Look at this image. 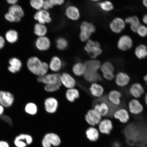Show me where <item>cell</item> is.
Instances as JSON below:
<instances>
[{"instance_id":"3","label":"cell","mask_w":147,"mask_h":147,"mask_svg":"<svg viewBox=\"0 0 147 147\" xmlns=\"http://www.w3.org/2000/svg\"><path fill=\"white\" fill-rule=\"evenodd\" d=\"M84 50L93 59L102 54V51L101 45L98 42L88 40L84 47Z\"/></svg>"},{"instance_id":"52","label":"cell","mask_w":147,"mask_h":147,"mask_svg":"<svg viewBox=\"0 0 147 147\" xmlns=\"http://www.w3.org/2000/svg\"><path fill=\"white\" fill-rule=\"evenodd\" d=\"M144 100L145 103H146V106H147V93H146V95H145Z\"/></svg>"},{"instance_id":"48","label":"cell","mask_w":147,"mask_h":147,"mask_svg":"<svg viewBox=\"0 0 147 147\" xmlns=\"http://www.w3.org/2000/svg\"><path fill=\"white\" fill-rule=\"evenodd\" d=\"M142 20L143 23L147 25V13L143 16Z\"/></svg>"},{"instance_id":"32","label":"cell","mask_w":147,"mask_h":147,"mask_svg":"<svg viewBox=\"0 0 147 147\" xmlns=\"http://www.w3.org/2000/svg\"><path fill=\"white\" fill-rule=\"evenodd\" d=\"M72 71L75 76L78 77L84 76L86 71L85 64L81 62H77L73 65Z\"/></svg>"},{"instance_id":"43","label":"cell","mask_w":147,"mask_h":147,"mask_svg":"<svg viewBox=\"0 0 147 147\" xmlns=\"http://www.w3.org/2000/svg\"><path fill=\"white\" fill-rule=\"evenodd\" d=\"M53 6L50 0H45L44 1L43 8L44 10L47 11L49 9L53 8Z\"/></svg>"},{"instance_id":"15","label":"cell","mask_w":147,"mask_h":147,"mask_svg":"<svg viewBox=\"0 0 147 147\" xmlns=\"http://www.w3.org/2000/svg\"><path fill=\"white\" fill-rule=\"evenodd\" d=\"M133 46V41L129 36H121L117 43V47L119 50L125 51L131 49Z\"/></svg>"},{"instance_id":"24","label":"cell","mask_w":147,"mask_h":147,"mask_svg":"<svg viewBox=\"0 0 147 147\" xmlns=\"http://www.w3.org/2000/svg\"><path fill=\"white\" fill-rule=\"evenodd\" d=\"M130 94L134 98H139L144 94L145 90L142 85L139 83H135L132 84L129 89Z\"/></svg>"},{"instance_id":"34","label":"cell","mask_w":147,"mask_h":147,"mask_svg":"<svg viewBox=\"0 0 147 147\" xmlns=\"http://www.w3.org/2000/svg\"><path fill=\"white\" fill-rule=\"evenodd\" d=\"M80 96V92L75 88L67 89L66 91V98L70 102H74L75 100L79 98Z\"/></svg>"},{"instance_id":"26","label":"cell","mask_w":147,"mask_h":147,"mask_svg":"<svg viewBox=\"0 0 147 147\" xmlns=\"http://www.w3.org/2000/svg\"><path fill=\"white\" fill-rule=\"evenodd\" d=\"M89 90L92 96L97 98L102 97L104 92L103 87L97 82L92 83L89 88Z\"/></svg>"},{"instance_id":"14","label":"cell","mask_w":147,"mask_h":147,"mask_svg":"<svg viewBox=\"0 0 147 147\" xmlns=\"http://www.w3.org/2000/svg\"><path fill=\"white\" fill-rule=\"evenodd\" d=\"M34 18L38 22V23L45 24L46 23H49L52 21L50 14L47 11L42 10L38 11L35 13Z\"/></svg>"},{"instance_id":"33","label":"cell","mask_w":147,"mask_h":147,"mask_svg":"<svg viewBox=\"0 0 147 147\" xmlns=\"http://www.w3.org/2000/svg\"><path fill=\"white\" fill-rule=\"evenodd\" d=\"M18 36H19L17 31L13 29H10L5 33L4 38L5 41L8 43L13 44L17 42Z\"/></svg>"},{"instance_id":"37","label":"cell","mask_w":147,"mask_h":147,"mask_svg":"<svg viewBox=\"0 0 147 147\" xmlns=\"http://www.w3.org/2000/svg\"><path fill=\"white\" fill-rule=\"evenodd\" d=\"M38 110L37 106L34 102H29L26 105L25 111L28 114L32 115H36Z\"/></svg>"},{"instance_id":"23","label":"cell","mask_w":147,"mask_h":147,"mask_svg":"<svg viewBox=\"0 0 147 147\" xmlns=\"http://www.w3.org/2000/svg\"><path fill=\"white\" fill-rule=\"evenodd\" d=\"M65 15L69 19L72 21H77L80 19V14L79 9L73 5H69L66 8Z\"/></svg>"},{"instance_id":"1","label":"cell","mask_w":147,"mask_h":147,"mask_svg":"<svg viewBox=\"0 0 147 147\" xmlns=\"http://www.w3.org/2000/svg\"><path fill=\"white\" fill-rule=\"evenodd\" d=\"M26 65L28 69L31 73L38 77L47 74L49 69L48 64L42 61L36 56L29 58L27 61Z\"/></svg>"},{"instance_id":"20","label":"cell","mask_w":147,"mask_h":147,"mask_svg":"<svg viewBox=\"0 0 147 147\" xmlns=\"http://www.w3.org/2000/svg\"><path fill=\"white\" fill-rule=\"evenodd\" d=\"M98 125L99 131L104 135H109L113 128V123L109 119H102Z\"/></svg>"},{"instance_id":"12","label":"cell","mask_w":147,"mask_h":147,"mask_svg":"<svg viewBox=\"0 0 147 147\" xmlns=\"http://www.w3.org/2000/svg\"><path fill=\"white\" fill-rule=\"evenodd\" d=\"M129 111L132 114L139 115L142 113L144 110L142 104L137 99L130 100L128 104Z\"/></svg>"},{"instance_id":"7","label":"cell","mask_w":147,"mask_h":147,"mask_svg":"<svg viewBox=\"0 0 147 147\" xmlns=\"http://www.w3.org/2000/svg\"><path fill=\"white\" fill-rule=\"evenodd\" d=\"M100 69L104 79L111 81L115 78V68L111 62L107 61L101 65Z\"/></svg>"},{"instance_id":"9","label":"cell","mask_w":147,"mask_h":147,"mask_svg":"<svg viewBox=\"0 0 147 147\" xmlns=\"http://www.w3.org/2000/svg\"><path fill=\"white\" fill-rule=\"evenodd\" d=\"M8 12L14 18L15 23L21 22L25 16V12L22 7L18 4L10 5L8 8Z\"/></svg>"},{"instance_id":"44","label":"cell","mask_w":147,"mask_h":147,"mask_svg":"<svg viewBox=\"0 0 147 147\" xmlns=\"http://www.w3.org/2000/svg\"><path fill=\"white\" fill-rule=\"evenodd\" d=\"M53 6L55 5H61L64 4L65 1L64 0H50Z\"/></svg>"},{"instance_id":"35","label":"cell","mask_w":147,"mask_h":147,"mask_svg":"<svg viewBox=\"0 0 147 147\" xmlns=\"http://www.w3.org/2000/svg\"><path fill=\"white\" fill-rule=\"evenodd\" d=\"M47 32V29L45 24L37 23L34 27V33L38 37L45 36Z\"/></svg>"},{"instance_id":"53","label":"cell","mask_w":147,"mask_h":147,"mask_svg":"<svg viewBox=\"0 0 147 147\" xmlns=\"http://www.w3.org/2000/svg\"><path fill=\"white\" fill-rule=\"evenodd\" d=\"M146 141H147V134L146 136Z\"/></svg>"},{"instance_id":"51","label":"cell","mask_w":147,"mask_h":147,"mask_svg":"<svg viewBox=\"0 0 147 147\" xmlns=\"http://www.w3.org/2000/svg\"><path fill=\"white\" fill-rule=\"evenodd\" d=\"M143 80H144V81L147 85V74L145 75L143 78Z\"/></svg>"},{"instance_id":"30","label":"cell","mask_w":147,"mask_h":147,"mask_svg":"<svg viewBox=\"0 0 147 147\" xmlns=\"http://www.w3.org/2000/svg\"><path fill=\"white\" fill-rule=\"evenodd\" d=\"M125 23L130 24V28L132 32L137 33L138 28L141 24L137 16H129L125 19Z\"/></svg>"},{"instance_id":"47","label":"cell","mask_w":147,"mask_h":147,"mask_svg":"<svg viewBox=\"0 0 147 147\" xmlns=\"http://www.w3.org/2000/svg\"><path fill=\"white\" fill-rule=\"evenodd\" d=\"M0 147H10V146L6 141H0Z\"/></svg>"},{"instance_id":"28","label":"cell","mask_w":147,"mask_h":147,"mask_svg":"<svg viewBox=\"0 0 147 147\" xmlns=\"http://www.w3.org/2000/svg\"><path fill=\"white\" fill-rule=\"evenodd\" d=\"M83 76L87 81L92 83L97 82L102 80V78L98 71L86 70Z\"/></svg>"},{"instance_id":"19","label":"cell","mask_w":147,"mask_h":147,"mask_svg":"<svg viewBox=\"0 0 147 147\" xmlns=\"http://www.w3.org/2000/svg\"><path fill=\"white\" fill-rule=\"evenodd\" d=\"M125 23L122 18H116L109 24L110 29L114 33L119 34L122 32L125 27Z\"/></svg>"},{"instance_id":"18","label":"cell","mask_w":147,"mask_h":147,"mask_svg":"<svg viewBox=\"0 0 147 147\" xmlns=\"http://www.w3.org/2000/svg\"><path fill=\"white\" fill-rule=\"evenodd\" d=\"M60 82L61 85L67 89L75 88L76 85L75 79L69 73L64 72L61 74Z\"/></svg>"},{"instance_id":"16","label":"cell","mask_w":147,"mask_h":147,"mask_svg":"<svg viewBox=\"0 0 147 147\" xmlns=\"http://www.w3.org/2000/svg\"><path fill=\"white\" fill-rule=\"evenodd\" d=\"M8 63V71L12 74L19 72L22 67L23 63L21 60L15 57L10 58L9 60Z\"/></svg>"},{"instance_id":"17","label":"cell","mask_w":147,"mask_h":147,"mask_svg":"<svg viewBox=\"0 0 147 147\" xmlns=\"http://www.w3.org/2000/svg\"><path fill=\"white\" fill-rule=\"evenodd\" d=\"M44 106L46 112L49 114H54L57 110L58 102L54 97H49L46 98L44 102Z\"/></svg>"},{"instance_id":"40","label":"cell","mask_w":147,"mask_h":147,"mask_svg":"<svg viewBox=\"0 0 147 147\" xmlns=\"http://www.w3.org/2000/svg\"><path fill=\"white\" fill-rule=\"evenodd\" d=\"M43 0H32L30 4L33 8L38 11L43 9Z\"/></svg>"},{"instance_id":"36","label":"cell","mask_w":147,"mask_h":147,"mask_svg":"<svg viewBox=\"0 0 147 147\" xmlns=\"http://www.w3.org/2000/svg\"><path fill=\"white\" fill-rule=\"evenodd\" d=\"M136 56L139 59H143L147 57V47L144 45H140L136 47L135 50Z\"/></svg>"},{"instance_id":"6","label":"cell","mask_w":147,"mask_h":147,"mask_svg":"<svg viewBox=\"0 0 147 147\" xmlns=\"http://www.w3.org/2000/svg\"><path fill=\"white\" fill-rule=\"evenodd\" d=\"M60 76L61 74L58 73L47 74L43 76L38 77L37 80L45 85L59 84L61 83Z\"/></svg>"},{"instance_id":"42","label":"cell","mask_w":147,"mask_h":147,"mask_svg":"<svg viewBox=\"0 0 147 147\" xmlns=\"http://www.w3.org/2000/svg\"><path fill=\"white\" fill-rule=\"evenodd\" d=\"M137 33L142 37H145L147 36V27L144 25H141L138 28Z\"/></svg>"},{"instance_id":"49","label":"cell","mask_w":147,"mask_h":147,"mask_svg":"<svg viewBox=\"0 0 147 147\" xmlns=\"http://www.w3.org/2000/svg\"><path fill=\"white\" fill-rule=\"evenodd\" d=\"M4 108L0 104V116L2 115L4 113Z\"/></svg>"},{"instance_id":"29","label":"cell","mask_w":147,"mask_h":147,"mask_svg":"<svg viewBox=\"0 0 147 147\" xmlns=\"http://www.w3.org/2000/svg\"><path fill=\"white\" fill-rule=\"evenodd\" d=\"M87 138L91 142H95L98 140L100 137L98 130L94 127L88 128L86 131Z\"/></svg>"},{"instance_id":"45","label":"cell","mask_w":147,"mask_h":147,"mask_svg":"<svg viewBox=\"0 0 147 147\" xmlns=\"http://www.w3.org/2000/svg\"><path fill=\"white\" fill-rule=\"evenodd\" d=\"M5 42L4 37L0 36V49H2L4 47Z\"/></svg>"},{"instance_id":"13","label":"cell","mask_w":147,"mask_h":147,"mask_svg":"<svg viewBox=\"0 0 147 147\" xmlns=\"http://www.w3.org/2000/svg\"><path fill=\"white\" fill-rule=\"evenodd\" d=\"M113 115L114 118L119 120L123 124H126L128 122L130 119L128 110L123 108L115 110Z\"/></svg>"},{"instance_id":"10","label":"cell","mask_w":147,"mask_h":147,"mask_svg":"<svg viewBox=\"0 0 147 147\" xmlns=\"http://www.w3.org/2000/svg\"><path fill=\"white\" fill-rule=\"evenodd\" d=\"M14 97L10 92L0 91V104L4 108H8L13 104Z\"/></svg>"},{"instance_id":"22","label":"cell","mask_w":147,"mask_h":147,"mask_svg":"<svg viewBox=\"0 0 147 147\" xmlns=\"http://www.w3.org/2000/svg\"><path fill=\"white\" fill-rule=\"evenodd\" d=\"M122 96V93L120 91L113 90L109 92L107 97L108 100L112 105L117 107L121 104Z\"/></svg>"},{"instance_id":"8","label":"cell","mask_w":147,"mask_h":147,"mask_svg":"<svg viewBox=\"0 0 147 147\" xmlns=\"http://www.w3.org/2000/svg\"><path fill=\"white\" fill-rule=\"evenodd\" d=\"M102 117L93 109H90L85 116L86 122L91 126L94 127L98 125L102 120Z\"/></svg>"},{"instance_id":"38","label":"cell","mask_w":147,"mask_h":147,"mask_svg":"<svg viewBox=\"0 0 147 147\" xmlns=\"http://www.w3.org/2000/svg\"><path fill=\"white\" fill-rule=\"evenodd\" d=\"M56 45L58 49L62 51L67 48L68 43L65 38L60 37L56 40Z\"/></svg>"},{"instance_id":"11","label":"cell","mask_w":147,"mask_h":147,"mask_svg":"<svg viewBox=\"0 0 147 147\" xmlns=\"http://www.w3.org/2000/svg\"><path fill=\"white\" fill-rule=\"evenodd\" d=\"M32 136L27 134H22L16 136L14 143L16 147H26L33 142Z\"/></svg>"},{"instance_id":"25","label":"cell","mask_w":147,"mask_h":147,"mask_svg":"<svg viewBox=\"0 0 147 147\" xmlns=\"http://www.w3.org/2000/svg\"><path fill=\"white\" fill-rule=\"evenodd\" d=\"M116 84L121 87H124L128 85L130 80V77L125 73L119 72L115 77Z\"/></svg>"},{"instance_id":"50","label":"cell","mask_w":147,"mask_h":147,"mask_svg":"<svg viewBox=\"0 0 147 147\" xmlns=\"http://www.w3.org/2000/svg\"><path fill=\"white\" fill-rule=\"evenodd\" d=\"M142 3L144 6L147 8V0H144V1H143Z\"/></svg>"},{"instance_id":"21","label":"cell","mask_w":147,"mask_h":147,"mask_svg":"<svg viewBox=\"0 0 147 147\" xmlns=\"http://www.w3.org/2000/svg\"><path fill=\"white\" fill-rule=\"evenodd\" d=\"M34 44L36 48L40 51H47L50 48L51 46L50 40L46 36L38 37Z\"/></svg>"},{"instance_id":"2","label":"cell","mask_w":147,"mask_h":147,"mask_svg":"<svg viewBox=\"0 0 147 147\" xmlns=\"http://www.w3.org/2000/svg\"><path fill=\"white\" fill-rule=\"evenodd\" d=\"M80 39L82 42H86L90 39L92 34L96 31V28L92 23L87 21L82 22L80 26Z\"/></svg>"},{"instance_id":"4","label":"cell","mask_w":147,"mask_h":147,"mask_svg":"<svg viewBox=\"0 0 147 147\" xmlns=\"http://www.w3.org/2000/svg\"><path fill=\"white\" fill-rule=\"evenodd\" d=\"M111 105H112L110 103L107 98L106 99V100H104V99H101L95 104L93 109L102 117H106L112 114Z\"/></svg>"},{"instance_id":"39","label":"cell","mask_w":147,"mask_h":147,"mask_svg":"<svg viewBox=\"0 0 147 147\" xmlns=\"http://www.w3.org/2000/svg\"><path fill=\"white\" fill-rule=\"evenodd\" d=\"M98 5L101 9L105 11H110L114 9L113 3L109 1L102 2L98 3Z\"/></svg>"},{"instance_id":"54","label":"cell","mask_w":147,"mask_h":147,"mask_svg":"<svg viewBox=\"0 0 147 147\" xmlns=\"http://www.w3.org/2000/svg\"><path fill=\"white\" fill-rule=\"evenodd\" d=\"M142 147H147V146H142Z\"/></svg>"},{"instance_id":"41","label":"cell","mask_w":147,"mask_h":147,"mask_svg":"<svg viewBox=\"0 0 147 147\" xmlns=\"http://www.w3.org/2000/svg\"><path fill=\"white\" fill-rule=\"evenodd\" d=\"M61 83L46 85L45 86V90L48 92L52 93L59 90L61 86Z\"/></svg>"},{"instance_id":"27","label":"cell","mask_w":147,"mask_h":147,"mask_svg":"<svg viewBox=\"0 0 147 147\" xmlns=\"http://www.w3.org/2000/svg\"><path fill=\"white\" fill-rule=\"evenodd\" d=\"M49 69L54 73H57L61 69L63 63L61 59L58 56H54L51 59L49 64Z\"/></svg>"},{"instance_id":"5","label":"cell","mask_w":147,"mask_h":147,"mask_svg":"<svg viewBox=\"0 0 147 147\" xmlns=\"http://www.w3.org/2000/svg\"><path fill=\"white\" fill-rule=\"evenodd\" d=\"M61 143V140L57 134L53 133L46 134L42 141L43 147L58 146Z\"/></svg>"},{"instance_id":"31","label":"cell","mask_w":147,"mask_h":147,"mask_svg":"<svg viewBox=\"0 0 147 147\" xmlns=\"http://www.w3.org/2000/svg\"><path fill=\"white\" fill-rule=\"evenodd\" d=\"M84 64L86 66V70L94 71H98L101 65L100 61L95 59L87 60Z\"/></svg>"},{"instance_id":"46","label":"cell","mask_w":147,"mask_h":147,"mask_svg":"<svg viewBox=\"0 0 147 147\" xmlns=\"http://www.w3.org/2000/svg\"><path fill=\"white\" fill-rule=\"evenodd\" d=\"M7 3L10 5L17 4L18 0H6Z\"/></svg>"}]
</instances>
